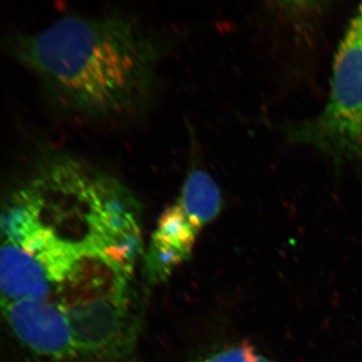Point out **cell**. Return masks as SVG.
<instances>
[{
	"instance_id": "obj_1",
	"label": "cell",
	"mask_w": 362,
	"mask_h": 362,
	"mask_svg": "<svg viewBox=\"0 0 362 362\" xmlns=\"http://www.w3.org/2000/svg\"><path fill=\"white\" fill-rule=\"evenodd\" d=\"M0 47L66 108L97 119L144 105L159 59L156 40L135 21L115 16H65L40 32L2 39Z\"/></svg>"
},
{
	"instance_id": "obj_5",
	"label": "cell",
	"mask_w": 362,
	"mask_h": 362,
	"mask_svg": "<svg viewBox=\"0 0 362 362\" xmlns=\"http://www.w3.org/2000/svg\"><path fill=\"white\" fill-rule=\"evenodd\" d=\"M0 314L18 341L47 358H71L78 354L63 307L54 300H21L0 305Z\"/></svg>"
},
{
	"instance_id": "obj_4",
	"label": "cell",
	"mask_w": 362,
	"mask_h": 362,
	"mask_svg": "<svg viewBox=\"0 0 362 362\" xmlns=\"http://www.w3.org/2000/svg\"><path fill=\"white\" fill-rule=\"evenodd\" d=\"M220 187L206 171L188 173L175 204L161 214L147 255V274L151 280L168 277L192 254L202 228L220 214Z\"/></svg>"
},
{
	"instance_id": "obj_2",
	"label": "cell",
	"mask_w": 362,
	"mask_h": 362,
	"mask_svg": "<svg viewBox=\"0 0 362 362\" xmlns=\"http://www.w3.org/2000/svg\"><path fill=\"white\" fill-rule=\"evenodd\" d=\"M100 240L64 233L42 211L28 185L0 211V305L21 300L62 303Z\"/></svg>"
},
{
	"instance_id": "obj_6",
	"label": "cell",
	"mask_w": 362,
	"mask_h": 362,
	"mask_svg": "<svg viewBox=\"0 0 362 362\" xmlns=\"http://www.w3.org/2000/svg\"><path fill=\"white\" fill-rule=\"evenodd\" d=\"M202 362H278L259 354L250 345L240 344L221 349Z\"/></svg>"
},
{
	"instance_id": "obj_3",
	"label": "cell",
	"mask_w": 362,
	"mask_h": 362,
	"mask_svg": "<svg viewBox=\"0 0 362 362\" xmlns=\"http://www.w3.org/2000/svg\"><path fill=\"white\" fill-rule=\"evenodd\" d=\"M286 135L295 144L318 150L337 168L362 163V4L338 45L325 106L291 124Z\"/></svg>"
}]
</instances>
